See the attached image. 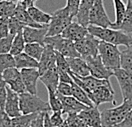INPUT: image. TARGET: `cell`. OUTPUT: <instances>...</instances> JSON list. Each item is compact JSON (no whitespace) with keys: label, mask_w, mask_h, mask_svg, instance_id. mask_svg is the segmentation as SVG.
Segmentation results:
<instances>
[{"label":"cell","mask_w":132,"mask_h":127,"mask_svg":"<svg viewBox=\"0 0 132 127\" xmlns=\"http://www.w3.org/2000/svg\"><path fill=\"white\" fill-rule=\"evenodd\" d=\"M88 33L89 32L87 27H83L78 22L72 21L61 33V36L72 42H77L85 38Z\"/></svg>","instance_id":"obj_17"},{"label":"cell","mask_w":132,"mask_h":127,"mask_svg":"<svg viewBox=\"0 0 132 127\" xmlns=\"http://www.w3.org/2000/svg\"><path fill=\"white\" fill-rule=\"evenodd\" d=\"M29 127H31V126H29Z\"/></svg>","instance_id":"obj_55"},{"label":"cell","mask_w":132,"mask_h":127,"mask_svg":"<svg viewBox=\"0 0 132 127\" xmlns=\"http://www.w3.org/2000/svg\"><path fill=\"white\" fill-rule=\"evenodd\" d=\"M13 38L14 36L10 34L7 37H5V38L0 39V54H7V53H10Z\"/></svg>","instance_id":"obj_38"},{"label":"cell","mask_w":132,"mask_h":127,"mask_svg":"<svg viewBox=\"0 0 132 127\" xmlns=\"http://www.w3.org/2000/svg\"><path fill=\"white\" fill-rule=\"evenodd\" d=\"M89 25L101 27H110L112 22L108 14L106 12V10L104 8L103 0H94L93 6L91 8L90 13L89 17Z\"/></svg>","instance_id":"obj_8"},{"label":"cell","mask_w":132,"mask_h":127,"mask_svg":"<svg viewBox=\"0 0 132 127\" xmlns=\"http://www.w3.org/2000/svg\"><path fill=\"white\" fill-rule=\"evenodd\" d=\"M59 127H70V126H69L68 125H67V123L65 121V120H64V122H63L62 124H61V125L60 126H59Z\"/></svg>","instance_id":"obj_51"},{"label":"cell","mask_w":132,"mask_h":127,"mask_svg":"<svg viewBox=\"0 0 132 127\" xmlns=\"http://www.w3.org/2000/svg\"><path fill=\"white\" fill-rule=\"evenodd\" d=\"M49 113L50 112H45L44 114V127H56L50 122Z\"/></svg>","instance_id":"obj_49"},{"label":"cell","mask_w":132,"mask_h":127,"mask_svg":"<svg viewBox=\"0 0 132 127\" xmlns=\"http://www.w3.org/2000/svg\"><path fill=\"white\" fill-rule=\"evenodd\" d=\"M50 122L56 127H59L61 124L64 122V120L62 118V113H61V111L53 112V114L50 115Z\"/></svg>","instance_id":"obj_44"},{"label":"cell","mask_w":132,"mask_h":127,"mask_svg":"<svg viewBox=\"0 0 132 127\" xmlns=\"http://www.w3.org/2000/svg\"><path fill=\"white\" fill-rule=\"evenodd\" d=\"M113 76L119 84L123 101L132 99V73L119 67L113 71Z\"/></svg>","instance_id":"obj_11"},{"label":"cell","mask_w":132,"mask_h":127,"mask_svg":"<svg viewBox=\"0 0 132 127\" xmlns=\"http://www.w3.org/2000/svg\"><path fill=\"white\" fill-rule=\"evenodd\" d=\"M7 84L2 78V75H0V108L4 109L5 100L7 97Z\"/></svg>","instance_id":"obj_40"},{"label":"cell","mask_w":132,"mask_h":127,"mask_svg":"<svg viewBox=\"0 0 132 127\" xmlns=\"http://www.w3.org/2000/svg\"><path fill=\"white\" fill-rule=\"evenodd\" d=\"M44 45H42L40 44L27 43L25 44L23 52H25L27 55H28L29 56L34 58L35 60H37L38 61L42 55V53L44 51Z\"/></svg>","instance_id":"obj_30"},{"label":"cell","mask_w":132,"mask_h":127,"mask_svg":"<svg viewBox=\"0 0 132 127\" xmlns=\"http://www.w3.org/2000/svg\"><path fill=\"white\" fill-rule=\"evenodd\" d=\"M16 7V1L4 0L0 2V18H10L13 16Z\"/></svg>","instance_id":"obj_33"},{"label":"cell","mask_w":132,"mask_h":127,"mask_svg":"<svg viewBox=\"0 0 132 127\" xmlns=\"http://www.w3.org/2000/svg\"><path fill=\"white\" fill-rule=\"evenodd\" d=\"M20 72L26 91L37 95V83L40 77L38 68H24L20 70Z\"/></svg>","instance_id":"obj_13"},{"label":"cell","mask_w":132,"mask_h":127,"mask_svg":"<svg viewBox=\"0 0 132 127\" xmlns=\"http://www.w3.org/2000/svg\"><path fill=\"white\" fill-rule=\"evenodd\" d=\"M79 4H80L79 0H67L66 6L68 8L69 12H70V14H71L72 18L75 17L76 15H77Z\"/></svg>","instance_id":"obj_42"},{"label":"cell","mask_w":132,"mask_h":127,"mask_svg":"<svg viewBox=\"0 0 132 127\" xmlns=\"http://www.w3.org/2000/svg\"><path fill=\"white\" fill-rule=\"evenodd\" d=\"M39 80L47 88V91H56L59 84V75L56 66H53L40 75Z\"/></svg>","instance_id":"obj_21"},{"label":"cell","mask_w":132,"mask_h":127,"mask_svg":"<svg viewBox=\"0 0 132 127\" xmlns=\"http://www.w3.org/2000/svg\"><path fill=\"white\" fill-rule=\"evenodd\" d=\"M119 30H122L127 33H132V3L130 0H127L125 16Z\"/></svg>","instance_id":"obj_29"},{"label":"cell","mask_w":132,"mask_h":127,"mask_svg":"<svg viewBox=\"0 0 132 127\" xmlns=\"http://www.w3.org/2000/svg\"><path fill=\"white\" fill-rule=\"evenodd\" d=\"M55 65V50L53 49L52 46L49 44H44V51L42 53V55L38 61V70L39 74L43 73L50 68L51 67Z\"/></svg>","instance_id":"obj_18"},{"label":"cell","mask_w":132,"mask_h":127,"mask_svg":"<svg viewBox=\"0 0 132 127\" xmlns=\"http://www.w3.org/2000/svg\"><path fill=\"white\" fill-rule=\"evenodd\" d=\"M59 75V81L62 82V83H67V84H71L72 82V80L70 76L69 73L67 72H58Z\"/></svg>","instance_id":"obj_47"},{"label":"cell","mask_w":132,"mask_h":127,"mask_svg":"<svg viewBox=\"0 0 132 127\" xmlns=\"http://www.w3.org/2000/svg\"><path fill=\"white\" fill-rule=\"evenodd\" d=\"M120 67L132 73V44L126 47L120 55Z\"/></svg>","instance_id":"obj_31"},{"label":"cell","mask_w":132,"mask_h":127,"mask_svg":"<svg viewBox=\"0 0 132 127\" xmlns=\"http://www.w3.org/2000/svg\"><path fill=\"white\" fill-rule=\"evenodd\" d=\"M87 29L88 32L95 38L113 45H123L128 47L132 44V37L130 33L122 30L113 29L111 27H101L93 25H89Z\"/></svg>","instance_id":"obj_1"},{"label":"cell","mask_w":132,"mask_h":127,"mask_svg":"<svg viewBox=\"0 0 132 127\" xmlns=\"http://www.w3.org/2000/svg\"><path fill=\"white\" fill-rule=\"evenodd\" d=\"M93 4L94 0H82V1H80L76 17L78 19V23L82 25L83 27H87L89 26V13H90Z\"/></svg>","instance_id":"obj_22"},{"label":"cell","mask_w":132,"mask_h":127,"mask_svg":"<svg viewBox=\"0 0 132 127\" xmlns=\"http://www.w3.org/2000/svg\"><path fill=\"white\" fill-rule=\"evenodd\" d=\"M132 109V99L125 100L113 108L105 109L101 112L102 127H115L121 123L126 114Z\"/></svg>","instance_id":"obj_2"},{"label":"cell","mask_w":132,"mask_h":127,"mask_svg":"<svg viewBox=\"0 0 132 127\" xmlns=\"http://www.w3.org/2000/svg\"><path fill=\"white\" fill-rule=\"evenodd\" d=\"M65 121L70 127H77V125L79 124L81 120L78 118V114H76V113H71V114H67V117L65 120Z\"/></svg>","instance_id":"obj_45"},{"label":"cell","mask_w":132,"mask_h":127,"mask_svg":"<svg viewBox=\"0 0 132 127\" xmlns=\"http://www.w3.org/2000/svg\"><path fill=\"white\" fill-rule=\"evenodd\" d=\"M27 12H28L31 18L36 23L40 25H48L50 23V19H51V15L42 11L38 7H36L35 5L28 8L27 9Z\"/></svg>","instance_id":"obj_25"},{"label":"cell","mask_w":132,"mask_h":127,"mask_svg":"<svg viewBox=\"0 0 132 127\" xmlns=\"http://www.w3.org/2000/svg\"><path fill=\"white\" fill-rule=\"evenodd\" d=\"M113 1L115 10V22L112 23L110 27L113 29H119L125 16L126 4L123 2V0H113Z\"/></svg>","instance_id":"obj_26"},{"label":"cell","mask_w":132,"mask_h":127,"mask_svg":"<svg viewBox=\"0 0 132 127\" xmlns=\"http://www.w3.org/2000/svg\"><path fill=\"white\" fill-rule=\"evenodd\" d=\"M0 127H12L11 118L2 108H0Z\"/></svg>","instance_id":"obj_43"},{"label":"cell","mask_w":132,"mask_h":127,"mask_svg":"<svg viewBox=\"0 0 132 127\" xmlns=\"http://www.w3.org/2000/svg\"><path fill=\"white\" fill-rule=\"evenodd\" d=\"M132 126V109L126 114L121 123L117 125L115 127H131Z\"/></svg>","instance_id":"obj_46"},{"label":"cell","mask_w":132,"mask_h":127,"mask_svg":"<svg viewBox=\"0 0 132 127\" xmlns=\"http://www.w3.org/2000/svg\"><path fill=\"white\" fill-rule=\"evenodd\" d=\"M15 66V59L10 53L7 54H0V75L3 72L10 67H14Z\"/></svg>","instance_id":"obj_35"},{"label":"cell","mask_w":132,"mask_h":127,"mask_svg":"<svg viewBox=\"0 0 132 127\" xmlns=\"http://www.w3.org/2000/svg\"><path fill=\"white\" fill-rule=\"evenodd\" d=\"M14 59H15V66L19 70L24 68H34V67L38 68V61L27 55L25 52H21L15 55Z\"/></svg>","instance_id":"obj_24"},{"label":"cell","mask_w":132,"mask_h":127,"mask_svg":"<svg viewBox=\"0 0 132 127\" xmlns=\"http://www.w3.org/2000/svg\"><path fill=\"white\" fill-rule=\"evenodd\" d=\"M44 44L52 46L55 51L59 52L65 57H80L75 48L74 42L62 38L61 34L46 37L44 39Z\"/></svg>","instance_id":"obj_6"},{"label":"cell","mask_w":132,"mask_h":127,"mask_svg":"<svg viewBox=\"0 0 132 127\" xmlns=\"http://www.w3.org/2000/svg\"><path fill=\"white\" fill-rule=\"evenodd\" d=\"M131 127H132V126H131Z\"/></svg>","instance_id":"obj_56"},{"label":"cell","mask_w":132,"mask_h":127,"mask_svg":"<svg viewBox=\"0 0 132 127\" xmlns=\"http://www.w3.org/2000/svg\"><path fill=\"white\" fill-rule=\"evenodd\" d=\"M44 113H40L38 114L31 124V127H44Z\"/></svg>","instance_id":"obj_48"},{"label":"cell","mask_w":132,"mask_h":127,"mask_svg":"<svg viewBox=\"0 0 132 127\" xmlns=\"http://www.w3.org/2000/svg\"><path fill=\"white\" fill-rule=\"evenodd\" d=\"M25 44H26V42L24 40L22 32H20L16 35L14 36L10 54L12 55L13 56H15L16 55L20 54V53L23 52Z\"/></svg>","instance_id":"obj_32"},{"label":"cell","mask_w":132,"mask_h":127,"mask_svg":"<svg viewBox=\"0 0 132 127\" xmlns=\"http://www.w3.org/2000/svg\"><path fill=\"white\" fill-rule=\"evenodd\" d=\"M71 87H72V97H73L78 101H79L80 102H82L83 104H85V105L88 107L94 106L93 102L90 101V99L89 98L86 93L84 91V90L82 88H80L75 82H73V80L71 83Z\"/></svg>","instance_id":"obj_28"},{"label":"cell","mask_w":132,"mask_h":127,"mask_svg":"<svg viewBox=\"0 0 132 127\" xmlns=\"http://www.w3.org/2000/svg\"><path fill=\"white\" fill-rule=\"evenodd\" d=\"M56 91L61 96L64 97H71L72 96V87L71 84L67 83H62V82H59Z\"/></svg>","instance_id":"obj_39"},{"label":"cell","mask_w":132,"mask_h":127,"mask_svg":"<svg viewBox=\"0 0 132 127\" xmlns=\"http://www.w3.org/2000/svg\"><path fill=\"white\" fill-rule=\"evenodd\" d=\"M100 39L88 33L85 38L74 42V45L80 57L85 60L88 57H95L98 55V44Z\"/></svg>","instance_id":"obj_7"},{"label":"cell","mask_w":132,"mask_h":127,"mask_svg":"<svg viewBox=\"0 0 132 127\" xmlns=\"http://www.w3.org/2000/svg\"><path fill=\"white\" fill-rule=\"evenodd\" d=\"M6 89L7 97L5 100L4 110L10 118L17 117L21 114V110H20L19 94L12 91L9 86H7Z\"/></svg>","instance_id":"obj_16"},{"label":"cell","mask_w":132,"mask_h":127,"mask_svg":"<svg viewBox=\"0 0 132 127\" xmlns=\"http://www.w3.org/2000/svg\"><path fill=\"white\" fill-rule=\"evenodd\" d=\"M130 1H131V3H132V0H130Z\"/></svg>","instance_id":"obj_53"},{"label":"cell","mask_w":132,"mask_h":127,"mask_svg":"<svg viewBox=\"0 0 132 127\" xmlns=\"http://www.w3.org/2000/svg\"><path fill=\"white\" fill-rule=\"evenodd\" d=\"M77 127H89V126H88L87 125H85V123H83L82 121H80L79 124H78V125H77Z\"/></svg>","instance_id":"obj_50"},{"label":"cell","mask_w":132,"mask_h":127,"mask_svg":"<svg viewBox=\"0 0 132 127\" xmlns=\"http://www.w3.org/2000/svg\"><path fill=\"white\" fill-rule=\"evenodd\" d=\"M72 17L67 6L61 8L51 14V19L48 24L46 37L60 35L63 30L71 23Z\"/></svg>","instance_id":"obj_5"},{"label":"cell","mask_w":132,"mask_h":127,"mask_svg":"<svg viewBox=\"0 0 132 127\" xmlns=\"http://www.w3.org/2000/svg\"><path fill=\"white\" fill-rule=\"evenodd\" d=\"M25 26L24 23H22L21 21L16 19L15 16H11L9 18V32L10 34L15 36L18 33L22 32Z\"/></svg>","instance_id":"obj_36"},{"label":"cell","mask_w":132,"mask_h":127,"mask_svg":"<svg viewBox=\"0 0 132 127\" xmlns=\"http://www.w3.org/2000/svg\"><path fill=\"white\" fill-rule=\"evenodd\" d=\"M98 55L106 68L114 71L120 67V55L119 48L116 45L100 40L98 44Z\"/></svg>","instance_id":"obj_4"},{"label":"cell","mask_w":132,"mask_h":127,"mask_svg":"<svg viewBox=\"0 0 132 127\" xmlns=\"http://www.w3.org/2000/svg\"><path fill=\"white\" fill-rule=\"evenodd\" d=\"M89 99L93 102L94 106H100L101 104L113 102L114 101V91L112 86L102 85L95 89L91 93Z\"/></svg>","instance_id":"obj_14"},{"label":"cell","mask_w":132,"mask_h":127,"mask_svg":"<svg viewBox=\"0 0 132 127\" xmlns=\"http://www.w3.org/2000/svg\"><path fill=\"white\" fill-rule=\"evenodd\" d=\"M78 115L80 120L89 127H102L101 112L96 106L88 107L78 113Z\"/></svg>","instance_id":"obj_15"},{"label":"cell","mask_w":132,"mask_h":127,"mask_svg":"<svg viewBox=\"0 0 132 127\" xmlns=\"http://www.w3.org/2000/svg\"><path fill=\"white\" fill-rule=\"evenodd\" d=\"M69 68L77 77H85L90 75L89 70L85 60L81 57H66Z\"/></svg>","instance_id":"obj_20"},{"label":"cell","mask_w":132,"mask_h":127,"mask_svg":"<svg viewBox=\"0 0 132 127\" xmlns=\"http://www.w3.org/2000/svg\"><path fill=\"white\" fill-rule=\"evenodd\" d=\"M79 1H82V0H79Z\"/></svg>","instance_id":"obj_54"},{"label":"cell","mask_w":132,"mask_h":127,"mask_svg":"<svg viewBox=\"0 0 132 127\" xmlns=\"http://www.w3.org/2000/svg\"><path fill=\"white\" fill-rule=\"evenodd\" d=\"M85 61L88 65L89 73L93 77L99 80H109L112 76H113V71L104 66L99 55L95 57L86 58Z\"/></svg>","instance_id":"obj_10"},{"label":"cell","mask_w":132,"mask_h":127,"mask_svg":"<svg viewBox=\"0 0 132 127\" xmlns=\"http://www.w3.org/2000/svg\"><path fill=\"white\" fill-rule=\"evenodd\" d=\"M2 78L10 88L18 94L26 92V88L21 80V72L15 67H10L2 73Z\"/></svg>","instance_id":"obj_9"},{"label":"cell","mask_w":132,"mask_h":127,"mask_svg":"<svg viewBox=\"0 0 132 127\" xmlns=\"http://www.w3.org/2000/svg\"><path fill=\"white\" fill-rule=\"evenodd\" d=\"M10 35L9 18H0V39Z\"/></svg>","instance_id":"obj_41"},{"label":"cell","mask_w":132,"mask_h":127,"mask_svg":"<svg viewBox=\"0 0 132 127\" xmlns=\"http://www.w3.org/2000/svg\"><path fill=\"white\" fill-rule=\"evenodd\" d=\"M40 113H34V114H21L17 117L11 118L12 120V127H29L31 124L36 118L38 116Z\"/></svg>","instance_id":"obj_27"},{"label":"cell","mask_w":132,"mask_h":127,"mask_svg":"<svg viewBox=\"0 0 132 127\" xmlns=\"http://www.w3.org/2000/svg\"><path fill=\"white\" fill-rule=\"evenodd\" d=\"M19 103L20 110L23 114L51 111L49 102L42 100L37 95L31 94L27 91L19 94Z\"/></svg>","instance_id":"obj_3"},{"label":"cell","mask_w":132,"mask_h":127,"mask_svg":"<svg viewBox=\"0 0 132 127\" xmlns=\"http://www.w3.org/2000/svg\"><path fill=\"white\" fill-rule=\"evenodd\" d=\"M48 95H49V105L50 110L52 112L61 111L62 109V105H61V100L58 97L57 91H48Z\"/></svg>","instance_id":"obj_34"},{"label":"cell","mask_w":132,"mask_h":127,"mask_svg":"<svg viewBox=\"0 0 132 127\" xmlns=\"http://www.w3.org/2000/svg\"><path fill=\"white\" fill-rule=\"evenodd\" d=\"M1 1H4V0H0V2ZM12 1H16V0H12Z\"/></svg>","instance_id":"obj_52"},{"label":"cell","mask_w":132,"mask_h":127,"mask_svg":"<svg viewBox=\"0 0 132 127\" xmlns=\"http://www.w3.org/2000/svg\"><path fill=\"white\" fill-rule=\"evenodd\" d=\"M13 16H15L16 19L21 21L22 23H24L25 26L32 27H42L44 26V25L36 23L29 15L28 12H27V9H26L24 6H22L21 4H20L17 2H16V7L15 11H14Z\"/></svg>","instance_id":"obj_23"},{"label":"cell","mask_w":132,"mask_h":127,"mask_svg":"<svg viewBox=\"0 0 132 127\" xmlns=\"http://www.w3.org/2000/svg\"><path fill=\"white\" fill-rule=\"evenodd\" d=\"M48 25L42 27H32L26 26L22 30V34L25 42L27 43H38L44 45V39L46 38Z\"/></svg>","instance_id":"obj_12"},{"label":"cell","mask_w":132,"mask_h":127,"mask_svg":"<svg viewBox=\"0 0 132 127\" xmlns=\"http://www.w3.org/2000/svg\"><path fill=\"white\" fill-rule=\"evenodd\" d=\"M58 97L60 98L61 105H62V109H61V113L62 114H71V113H76L78 114L84 109H86L88 106L85 105L79 101H78L73 97H64V96L60 95L57 92Z\"/></svg>","instance_id":"obj_19"},{"label":"cell","mask_w":132,"mask_h":127,"mask_svg":"<svg viewBox=\"0 0 132 127\" xmlns=\"http://www.w3.org/2000/svg\"><path fill=\"white\" fill-rule=\"evenodd\" d=\"M55 66L58 72H70L69 65L67 63L66 57L57 51H55Z\"/></svg>","instance_id":"obj_37"}]
</instances>
